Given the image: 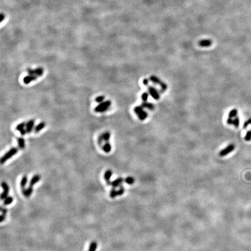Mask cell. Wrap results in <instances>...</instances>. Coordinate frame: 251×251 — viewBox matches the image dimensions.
I'll return each mask as SVG.
<instances>
[{"label":"cell","mask_w":251,"mask_h":251,"mask_svg":"<svg viewBox=\"0 0 251 251\" xmlns=\"http://www.w3.org/2000/svg\"><path fill=\"white\" fill-rule=\"evenodd\" d=\"M18 152V148H16V147H15V148H12L11 149L8 151L7 152L5 153L4 155L1 158V163L4 164V163L7 162L8 160H9V159H11L13 156H14L15 155H16Z\"/></svg>","instance_id":"cell-1"},{"label":"cell","mask_w":251,"mask_h":251,"mask_svg":"<svg viewBox=\"0 0 251 251\" xmlns=\"http://www.w3.org/2000/svg\"><path fill=\"white\" fill-rule=\"evenodd\" d=\"M143 108L141 106H137L134 108V112L141 120H144L148 117V114L144 110Z\"/></svg>","instance_id":"cell-2"},{"label":"cell","mask_w":251,"mask_h":251,"mask_svg":"<svg viewBox=\"0 0 251 251\" xmlns=\"http://www.w3.org/2000/svg\"><path fill=\"white\" fill-rule=\"evenodd\" d=\"M111 105V101L109 100L103 101L95 107L94 110L96 112H103L109 108Z\"/></svg>","instance_id":"cell-3"},{"label":"cell","mask_w":251,"mask_h":251,"mask_svg":"<svg viewBox=\"0 0 251 251\" xmlns=\"http://www.w3.org/2000/svg\"><path fill=\"white\" fill-rule=\"evenodd\" d=\"M27 72L30 75H34L37 76V77H40V76H43L44 73V69L42 68H37L34 69H28Z\"/></svg>","instance_id":"cell-4"},{"label":"cell","mask_w":251,"mask_h":251,"mask_svg":"<svg viewBox=\"0 0 251 251\" xmlns=\"http://www.w3.org/2000/svg\"><path fill=\"white\" fill-rule=\"evenodd\" d=\"M1 186L3 187L4 191L1 194V200H4L7 197H8V194L9 192V185H8V184L5 181L2 182Z\"/></svg>","instance_id":"cell-5"},{"label":"cell","mask_w":251,"mask_h":251,"mask_svg":"<svg viewBox=\"0 0 251 251\" xmlns=\"http://www.w3.org/2000/svg\"><path fill=\"white\" fill-rule=\"evenodd\" d=\"M235 149V145L234 144H230L229 146H227L223 150H221L219 153V155L220 156H225L226 155H228L230 153L233 151Z\"/></svg>","instance_id":"cell-6"},{"label":"cell","mask_w":251,"mask_h":251,"mask_svg":"<svg viewBox=\"0 0 251 251\" xmlns=\"http://www.w3.org/2000/svg\"><path fill=\"white\" fill-rule=\"evenodd\" d=\"M149 94L155 100H158L160 98V95L158 93V91L152 86H149L148 88Z\"/></svg>","instance_id":"cell-7"},{"label":"cell","mask_w":251,"mask_h":251,"mask_svg":"<svg viewBox=\"0 0 251 251\" xmlns=\"http://www.w3.org/2000/svg\"><path fill=\"white\" fill-rule=\"evenodd\" d=\"M212 44V41L210 39L202 40L198 42V45L201 47H209Z\"/></svg>","instance_id":"cell-8"},{"label":"cell","mask_w":251,"mask_h":251,"mask_svg":"<svg viewBox=\"0 0 251 251\" xmlns=\"http://www.w3.org/2000/svg\"><path fill=\"white\" fill-rule=\"evenodd\" d=\"M22 192L23 195H24V197H26V198H29V197H30V195H32V193L33 192V187L32 186L29 187L27 188H22Z\"/></svg>","instance_id":"cell-9"},{"label":"cell","mask_w":251,"mask_h":251,"mask_svg":"<svg viewBox=\"0 0 251 251\" xmlns=\"http://www.w3.org/2000/svg\"><path fill=\"white\" fill-rule=\"evenodd\" d=\"M26 124L25 123H21L18 124V126H16V129L18 130V131L20 132V133L22 135H24L25 134L27 133L26 130L24 129V127H26Z\"/></svg>","instance_id":"cell-10"},{"label":"cell","mask_w":251,"mask_h":251,"mask_svg":"<svg viewBox=\"0 0 251 251\" xmlns=\"http://www.w3.org/2000/svg\"><path fill=\"white\" fill-rule=\"evenodd\" d=\"M39 77L37 76L34 75H29L24 77L23 78V83L26 84H28L31 83V82L36 80Z\"/></svg>","instance_id":"cell-11"},{"label":"cell","mask_w":251,"mask_h":251,"mask_svg":"<svg viewBox=\"0 0 251 251\" xmlns=\"http://www.w3.org/2000/svg\"><path fill=\"white\" fill-rule=\"evenodd\" d=\"M40 179H41V176H40L39 174H36V175H34L33 177L32 178V179L30 180L29 185L30 186L33 187V185L35 184L38 183V182L40 181Z\"/></svg>","instance_id":"cell-12"},{"label":"cell","mask_w":251,"mask_h":251,"mask_svg":"<svg viewBox=\"0 0 251 251\" xmlns=\"http://www.w3.org/2000/svg\"><path fill=\"white\" fill-rule=\"evenodd\" d=\"M124 181V180H123V178L119 177V178H118V179H116V180H115L114 181H112V186L114 188L120 187V185H122V184Z\"/></svg>","instance_id":"cell-13"},{"label":"cell","mask_w":251,"mask_h":251,"mask_svg":"<svg viewBox=\"0 0 251 251\" xmlns=\"http://www.w3.org/2000/svg\"><path fill=\"white\" fill-rule=\"evenodd\" d=\"M34 126V120H30L26 123V130L27 133H30V132L32 131L33 128Z\"/></svg>","instance_id":"cell-14"},{"label":"cell","mask_w":251,"mask_h":251,"mask_svg":"<svg viewBox=\"0 0 251 251\" xmlns=\"http://www.w3.org/2000/svg\"><path fill=\"white\" fill-rule=\"evenodd\" d=\"M141 106L144 108H147L149 110H154L155 109V105L154 104L147 102V101L142 103Z\"/></svg>","instance_id":"cell-15"},{"label":"cell","mask_w":251,"mask_h":251,"mask_svg":"<svg viewBox=\"0 0 251 251\" xmlns=\"http://www.w3.org/2000/svg\"><path fill=\"white\" fill-rule=\"evenodd\" d=\"M17 141H18L19 147L20 149H23L24 147H25V141H24V139L22 137H19L17 139Z\"/></svg>","instance_id":"cell-16"},{"label":"cell","mask_w":251,"mask_h":251,"mask_svg":"<svg viewBox=\"0 0 251 251\" xmlns=\"http://www.w3.org/2000/svg\"><path fill=\"white\" fill-rule=\"evenodd\" d=\"M102 149L103 151L106 153H109L110 152L111 149H112V147H111V145L110 144L109 142H106V143H105V144L103 145Z\"/></svg>","instance_id":"cell-17"},{"label":"cell","mask_w":251,"mask_h":251,"mask_svg":"<svg viewBox=\"0 0 251 251\" xmlns=\"http://www.w3.org/2000/svg\"><path fill=\"white\" fill-rule=\"evenodd\" d=\"M149 80H150V81H152V83L156 84H159V85H160V83L162 82V81H161L159 78H158V77H156V76H154V75L150 76V77H149Z\"/></svg>","instance_id":"cell-18"},{"label":"cell","mask_w":251,"mask_h":251,"mask_svg":"<svg viewBox=\"0 0 251 251\" xmlns=\"http://www.w3.org/2000/svg\"><path fill=\"white\" fill-rule=\"evenodd\" d=\"M101 136H102L103 140L105 141V143H106V142H109V141L110 137V132L109 131H106L105 132V133H103L101 135Z\"/></svg>","instance_id":"cell-19"},{"label":"cell","mask_w":251,"mask_h":251,"mask_svg":"<svg viewBox=\"0 0 251 251\" xmlns=\"http://www.w3.org/2000/svg\"><path fill=\"white\" fill-rule=\"evenodd\" d=\"M112 171L111 170H107L105 173L104 174V179L105 180V181H108L109 180H110V179L111 177V176L112 175Z\"/></svg>","instance_id":"cell-20"},{"label":"cell","mask_w":251,"mask_h":251,"mask_svg":"<svg viewBox=\"0 0 251 251\" xmlns=\"http://www.w3.org/2000/svg\"><path fill=\"white\" fill-rule=\"evenodd\" d=\"M27 180H28L27 176L26 175H24V176H23V177L22 178V180H21V181H20V187H21V188H22V189L24 188V187H25L27 183Z\"/></svg>","instance_id":"cell-21"},{"label":"cell","mask_w":251,"mask_h":251,"mask_svg":"<svg viewBox=\"0 0 251 251\" xmlns=\"http://www.w3.org/2000/svg\"><path fill=\"white\" fill-rule=\"evenodd\" d=\"M45 123L44 122H41L40 123L38 124L37 126H36V127H35V129H34V131L36 133H38L41 131L42 129H43L45 127Z\"/></svg>","instance_id":"cell-22"},{"label":"cell","mask_w":251,"mask_h":251,"mask_svg":"<svg viewBox=\"0 0 251 251\" xmlns=\"http://www.w3.org/2000/svg\"><path fill=\"white\" fill-rule=\"evenodd\" d=\"M13 199L12 197H7L4 200V205L7 206L8 205H10L13 202Z\"/></svg>","instance_id":"cell-23"},{"label":"cell","mask_w":251,"mask_h":251,"mask_svg":"<svg viewBox=\"0 0 251 251\" xmlns=\"http://www.w3.org/2000/svg\"><path fill=\"white\" fill-rule=\"evenodd\" d=\"M97 248V243L95 241L92 242L90 245L89 251H96Z\"/></svg>","instance_id":"cell-24"},{"label":"cell","mask_w":251,"mask_h":251,"mask_svg":"<svg viewBox=\"0 0 251 251\" xmlns=\"http://www.w3.org/2000/svg\"><path fill=\"white\" fill-rule=\"evenodd\" d=\"M237 114H238V110L235 109H234L231 110L229 114V118H235L237 116Z\"/></svg>","instance_id":"cell-25"},{"label":"cell","mask_w":251,"mask_h":251,"mask_svg":"<svg viewBox=\"0 0 251 251\" xmlns=\"http://www.w3.org/2000/svg\"><path fill=\"white\" fill-rule=\"evenodd\" d=\"M124 182H125V183H126L127 184H128L131 185V184H133L134 183V179L133 177L129 176V177H126V179H124Z\"/></svg>","instance_id":"cell-26"},{"label":"cell","mask_w":251,"mask_h":251,"mask_svg":"<svg viewBox=\"0 0 251 251\" xmlns=\"http://www.w3.org/2000/svg\"><path fill=\"white\" fill-rule=\"evenodd\" d=\"M117 196H118V191L116 190L115 188H114L110 191V197L111 198H115Z\"/></svg>","instance_id":"cell-27"},{"label":"cell","mask_w":251,"mask_h":251,"mask_svg":"<svg viewBox=\"0 0 251 251\" xmlns=\"http://www.w3.org/2000/svg\"><path fill=\"white\" fill-rule=\"evenodd\" d=\"M233 124L235 126V127L236 128H238L239 127V119L238 118V117L236 116L235 118L234 119H233Z\"/></svg>","instance_id":"cell-28"},{"label":"cell","mask_w":251,"mask_h":251,"mask_svg":"<svg viewBox=\"0 0 251 251\" xmlns=\"http://www.w3.org/2000/svg\"><path fill=\"white\" fill-rule=\"evenodd\" d=\"M160 86V88H161V92L162 93H163V92L165 91L166 90H167L168 89V86H167V84H166L165 83H164V82H162V83H160V84L159 85Z\"/></svg>","instance_id":"cell-29"},{"label":"cell","mask_w":251,"mask_h":251,"mask_svg":"<svg viewBox=\"0 0 251 251\" xmlns=\"http://www.w3.org/2000/svg\"><path fill=\"white\" fill-rule=\"evenodd\" d=\"M148 96H149V93H147V92H145V93H144L143 94H142L141 99L143 102H145V101L148 100Z\"/></svg>","instance_id":"cell-30"},{"label":"cell","mask_w":251,"mask_h":251,"mask_svg":"<svg viewBox=\"0 0 251 251\" xmlns=\"http://www.w3.org/2000/svg\"><path fill=\"white\" fill-rule=\"evenodd\" d=\"M119 187H120L119 189L118 190V194L119 196H121V195H122L124 193L125 189H124V188L123 187L122 185H120Z\"/></svg>","instance_id":"cell-31"},{"label":"cell","mask_w":251,"mask_h":251,"mask_svg":"<svg viewBox=\"0 0 251 251\" xmlns=\"http://www.w3.org/2000/svg\"><path fill=\"white\" fill-rule=\"evenodd\" d=\"M105 99V97L103 96V95H100V96L97 97L96 98H95V101L98 103H101L103 102Z\"/></svg>","instance_id":"cell-32"},{"label":"cell","mask_w":251,"mask_h":251,"mask_svg":"<svg viewBox=\"0 0 251 251\" xmlns=\"http://www.w3.org/2000/svg\"><path fill=\"white\" fill-rule=\"evenodd\" d=\"M250 139H251V130L247 132L246 136H245V140L246 141H250Z\"/></svg>","instance_id":"cell-33"},{"label":"cell","mask_w":251,"mask_h":251,"mask_svg":"<svg viewBox=\"0 0 251 251\" xmlns=\"http://www.w3.org/2000/svg\"><path fill=\"white\" fill-rule=\"evenodd\" d=\"M6 215H7V213H2V215L1 217V222H3L5 220V218H6Z\"/></svg>","instance_id":"cell-34"},{"label":"cell","mask_w":251,"mask_h":251,"mask_svg":"<svg viewBox=\"0 0 251 251\" xmlns=\"http://www.w3.org/2000/svg\"><path fill=\"white\" fill-rule=\"evenodd\" d=\"M149 80H150L148 79V78H144V79L143 81V83L144 85V86H147V85H148V83H149Z\"/></svg>","instance_id":"cell-35"},{"label":"cell","mask_w":251,"mask_h":251,"mask_svg":"<svg viewBox=\"0 0 251 251\" xmlns=\"http://www.w3.org/2000/svg\"><path fill=\"white\" fill-rule=\"evenodd\" d=\"M251 124V119H249L248 121H246V122L245 123H244V128H246L247 126H248V124Z\"/></svg>","instance_id":"cell-36"},{"label":"cell","mask_w":251,"mask_h":251,"mask_svg":"<svg viewBox=\"0 0 251 251\" xmlns=\"http://www.w3.org/2000/svg\"><path fill=\"white\" fill-rule=\"evenodd\" d=\"M106 184H108V185H112V182L111 181L109 180V181H106Z\"/></svg>","instance_id":"cell-37"}]
</instances>
